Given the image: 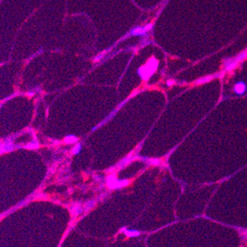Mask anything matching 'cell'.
<instances>
[{
    "mask_svg": "<svg viewBox=\"0 0 247 247\" xmlns=\"http://www.w3.org/2000/svg\"><path fill=\"white\" fill-rule=\"evenodd\" d=\"M159 65L158 60L155 58H151L144 66L138 69V74L141 78L144 80H149L150 77L156 72Z\"/></svg>",
    "mask_w": 247,
    "mask_h": 247,
    "instance_id": "1",
    "label": "cell"
},
{
    "mask_svg": "<svg viewBox=\"0 0 247 247\" xmlns=\"http://www.w3.org/2000/svg\"><path fill=\"white\" fill-rule=\"evenodd\" d=\"M247 58V50L243 51L237 55L227 58L223 61V69L225 72H230Z\"/></svg>",
    "mask_w": 247,
    "mask_h": 247,
    "instance_id": "2",
    "label": "cell"
},
{
    "mask_svg": "<svg viewBox=\"0 0 247 247\" xmlns=\"http://www.w3.org/2000/svg\"><path fill=\"white\" fill-rule=\"evenodd\" d=\"M129 181L127 180H118L114 175H110L107 178V185L111 189H117L122 188L129 184Z\"/></svg>",
    "mask_w": 247,
    "mask_h": 247,
    "instance_id": "3",
    "label": "cell"
},
{
    "mask_svg": "<svg viewBox=\"0 0 247 247\" xmlns=\"http://www.w3.org/2000/svg\"><path fill=\"white\" fill-rule=\"evenodd\" d=\"M234 91L237 95H242L246 91V85L243 81H238L234 86Z\"/></svg>",
    "mask_w": 247,
    "mask_h": 247,
    "instance_id": "4",
    "label": "cell"
},
{
    "mask_svg": "<svg viewBox=\"0 0 247 247\" xmlns=\"http://www.w3.org/2000/svg\"><path fill=\"white\" fill-rule=\"evenodd\" d=\"M147 30H146L145 27H141L138 26L136 27H134L133 29H131L129 32V36H145V34L147 33Z\"/></svg>",
    "mask_w": 247,
    "mask_h": 247,
    "instance_id": "5",
    "label": "cell"
},
{
    "mask_svg": "<svg viewBox=\"0 0 247 247\" xmlns=\"http://www.w3.org/2000/svg\"><path fill=\"white\" fill-rule=\"evenodd\" d=\"M220 76H221L220 74H213V75H208V76H203V77H201V78L198 79V80H196V81L194 82V84L196 85H201V84L206 83V82H210L211 80H214V79L219 77Z\"/></svg>",
    "mask_w": 247,
    "mask_h": 247,
    "instance_id": "6",
    "label": "cell"
},
{
    "mask_svg": "<svg viewBox=\"0 0 247 247\" xmlns=\"http://www.w3.org/2000/svg\"><path fill=\"white\" fill-rule=\"evenodd\" d=\"M134 157H135V155H133L132 153H130V154H129L127 157H125L123 160H122L121 161H120V162L118 163V165H117V166H118L119 168H120V169L124 168L126 166H127V165L129 164V162H130L131 161L133 160V159H134Z\"/></svg>",
    "mask_w": 247,
    "mask_h": 247,
    "instance_id": "7",
    "label": "cell"
},
{
    "mask_svg": "<svg viewBox=\"0 0 247 247\" xmlns=\"http://www.w3.org/2000/svg\"><path fill=\"white\" fill-rule=\"evenodd\" d=\"M14 148V145L13 144H12V142H9L8 139L7 141H5V142L3 143V144H2V147H1V153H5V152H8V151H11L12 150H13Z\"/></svg>",
    "mask_w": 247,
    "mask_h": 247,
    "instance_id": "8",
    "label": "cell"
},
{
    "mask_svg": "<svg viewBox=\"0 0 247 247\" xmlns=\"http://www.w3.org/2000/svg\"><path fill=\"white\" fill-rule=\"evenodd\" d=\"M82 211H83V208H82V206L80 204L75 205V206L71 208V213H72L74 215H80V214L82 213Z\"/></svg>",
    "mask_w": 247,
    "mask_h": 247,
    "instance_id": "9",
    "label": "cell"
},
{
    "mask_svg": "<svg viewBox=\"0 0 247 247\" xmlns=\"http://www.w3.org/2000/svg\"><path fill=\"white\" fill-rule=\"evenodd\" d=\"M124 234H125L128 237H138V236L140 235V232L135 230L126 229L125 231H124Z\"/></svg>",
    "mask_w": 247,
    "mask_h": 247,
    "instance_id": "10",
    "label": "cell"
},
{
    "mask_svg": "<svg viewBox=\"0 0 247 247\" xmlns=\"http://www.w3.org/2000/svg\"><path fill=\"white\" fill-rule=\"evenodd\" d=\"M239 236H240L241 240L243 241V243L247 244V229H239Z\"/></svg>",
    "mask_w": 247,
    "mask_h": 247,
    "instance_id": "11",
    "label": "cell"
},
{
    "mask_svg": "<svg viewBox=\"0 0 247 247\" xmlns=\"http://www.w3.org/2000/svg\"><path fill=\"white\" fill-rule=\"evenodd\" d=\"M77 140H78L77 138H76V136H74V135H69V136H67L64 138V142L66 143H69V144L75 143V142H77Z\"/></svg>",
    "mask_w": 247,
    "mask_h": 247,
    "instance_id": "12",
    "label": "cell"
},
{
    "mask_svg": "<svg viewBox=\"0 0 247 247\" xmlns=\"http://www.w3.org/2000/svg\"><path fill=\"white\" fill-rule=\"evenodd\" d=\"M147 162L153 166H158L160 163V160L159 159H147Z\"/></svg>",
    "mask_w": 247,
    "mask_h": 247,
    "instance_id": "13",
    "label": "cell"
},
{
    "mask_svg": "<svg viewBox=\"0 0 247 247\" xmlns=\"http://www.w3.org/2000/svg\"><path fill=\"white\" fill-rule=\"evenodd\" d=\"M95 206V201L93 200H91V201H89V202H87L86 203L85 205V207H84V209L86 211V210H89L91 209V208H93V206Z\"/></svg>",
    "mask_w": 247,
    "mask_h": 247,
    "instance_id": "14",
    "label": "cell"
},
{
    "mask_svg": "<svg viewBox=\"0 0 247 247\" xmlns=\"http://www.w3.org/2000/svg\"><path fill=\"white\" fill-rule=\"evenodd\" d=\"M80 150H81V144H77L74 147V149H73V153H74V154H77V153H79V152L80 151Z\"/></svg>",
    "mask_w": 247,
    "mask_h": 247,
    "instance_id": "15",
    "label": "cell"
},
{
    "mask_svg": "<svg viewBox=\"0 0 247 247\" xmlns=\"http://www.w3.org/2000/svg\"><path fill=\"white\" fill-rule=\"evenodd\" d=\"M27 147L29 149H35V148L38 147V144L36 143H30L29 145L27 146Z\"/></svg>",
    "mask_w": 247,
    "mask_h": 247,
    "instance_id": "16",
    "label": "cell"
},
{
    "mask_svg": "<svg viewBox=\"0 0 247 247\" xmlns=\"http://www.w3.org/2000/svg\"><path fill=\"white\" fill-rule=\"evenodd\" d=\"M173 84H174L173 81H168L167 82V85H169V86H171V85H172Z\"/></svg>",
    "mask_w": 247,
    "mask_h": 247,
    "instance_id": "17",
    "label": "cell"
}]
</instances>
